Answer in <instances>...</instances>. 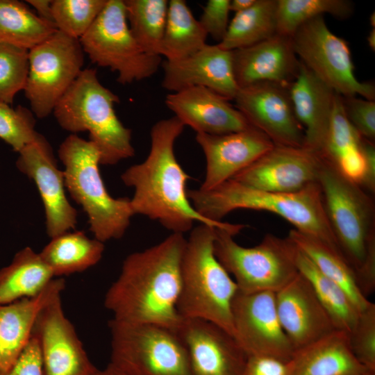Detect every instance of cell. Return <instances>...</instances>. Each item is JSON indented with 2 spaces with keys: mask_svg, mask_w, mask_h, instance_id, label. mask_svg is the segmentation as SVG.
<instances>
[{
  "mask_svg": "<svg viewBox=\"0 0 375 375\" xmlns=\"http://www.w3.org/2000/svg\"><path fill=\"white\" fill-rule=\"evenodd\" d=\"M233 336L248 356L288 362L294 348L277 314L275 292L238 291L231 306Z\"/></svg>",
  "mask_w": 375,
  "mask_h": 375,
  "instance_id": "obj_13",
  "label": "cell"
},
{
  "mask_svg": "<svg viewBox=\"0 0 375 375\" xmlns=\"http://www.w3.org/2000/svg\"><path fill=\"white\" fill-rule=\"evenodd\" d=\"M176 331L186 348L192 375H243L248 355L219 326L182 317Z\"/></svg>",
  "mask_w": 375,
  "mask_h": 375,
  "instance_id": "obj_18",
  "label": "cell"
},
{
  "mask_svg": "<svg viewBox=\"0 0 375 375\" xmlns=\"http://www.w3.org/2000/svg\"><path fill=\"white\" fill-rule=\"evenodd\" d=\"M26 2L28 3L35 9L37 15L40 18L53 22L51 15V1L28 0Z\"/></svg>",
  "mask_w": 375,
  "mask_h": 375,
  "instance_id": "obj_46",
  "label": "cell"
},
{
  "mask_svg": "<svg viewBox=\"0 0 375 375\" xmlns=\"http://www.w3.org/2000/svg\"><path fill=\"white\" fill-rule=\"evenodd\" d=\"M360 152L362 172L359 184L372 195L375 194V146L374 142L362 138Z\"/></svg>",
  "mask_w": 375,
  "mask_h": 375,
  "instance_id": "obj_45",
  "label": "cell"
},
{
  "mask_svg": "<svg viewBox=\"0 0 375 375\" xmlns=\"http://www.w3.org/2000/svg\"><path fill=\"white\" fill-rule=\"evenodd\" d=\"M277 34V0H256L248 9L236 12L224 39L222 49L247 47Z\"/></svg>",
  "mask_w": 375,
  "mask_h": 375,
  "instance_id": "obj_33",
  "label": "cell"
},
{
  "mask_svg": "<svg viewBox=\"0 0 375 375\" xmlns=\"http://www.w3.org/2000/svg\"><path fill=\"white\" fill-rule=\"evenodd\" d=\"M291 38L299 60L335 92L374 101V83L356 78L347 42L331 31L323 15L303 23Z\"/></svg>",
  "mask_w": 375,
  "mask_h": 375,
  "instance_id": "obj_12",
  "label": "cell"
},
{
  "mask_svg": "<svg viewBox=\"0 0 375 375\" xmlns=\"http://www.w3.org/2000/svg\"><path fill=\"white\" fill-rule=\"evenodd\" d=\"M256 0H231L230 1V11L235 13L243 11L250 8Z\"/></svg>",
  "mask_w": 375,
  "mask_h": 375,
  "instance_id": "obj_47",
  "label": "cell"
},
{
  "mask_svg": "<svg viewBox=\"0 0 375 375\" xmlns=\"http://www.w3.org/2000/svg\"><path fill=\"white\" fill-rule=\"evenodd\" d=\"M317 183L338 250L367 298L375 290L374 195L322 157Z\"/></svg>",
  "mask_w": 375,
  "mask_h": 375,
  "instance_id": "obj_3",
  "label": "cell"
},
{
  "mask_svg": "<svg viewBox=\"0 0 375 375\" xmlns=\"http://www.w3.org/2000/svg\"><path fill=\"white\" fill-rule=\"evenodd\" d=\"M54 277L40 253L22 249L0 269V306L38 295Z\"/></svg>",
  "mask_w": 375,
  "mask_h": 375,
  "instance_id": "obj_27",
  "label": "cell"
},
{
  "mask_svg": "<svg viewBox=\"0 0 375 375\" xmlns=\"http://www.w3.org/2000/svg\"><path fill=\"white\" fill-rule=\"evenodd\" d=\"M277 314L294 351L336 329L308 281L299 272L275 292Z\"/></svg>",
  "mask_w": 375,
  "mask_h": 375,
  "instance_id": "obj_21",
  "label": "cell"
},
{
  "mask_svg": "<svg viewBox=\"0 0 375 375\" xmlns=\"http://www.w3.org/2000/svg\"><path fill=\"white\" fill-rule=\"evenodd\" d=\"M369 22H370L371 26L374 27V26H375V15H374V12L372 13V15H370Z\"/></svg>",
  "mask_w": 375,
  "mask_h": 375,
  "instance_id": "obj_50",
  "label": "cell"
},
{
  "mask_svg": "<svg viewBox=\"0 0 375 375\" xmlns=\"http://www.w3.org/2000/svg\"><path fill=\"white\" fill-rule=\"evenodd\" d=\"M288 89L295 115L304 130L303 147L319 153L329 130L336 92L301 62Z\"/></svg>",
  "mask_w": 375,
  "mask_h": 375,
  "instance_id": "obj_24",
  "label": "cell"
},
{
  "mask_svg": "<svg viewBox=\"0 0 375 375\" xmlns=\"http://www.w3.org/2000/svg\"><path fill=\"white\" fill-rule=\"evenodd\" d=\"M165 104L185 126L197 133L223 135L251 126L228 100L204 87H192L166 96Z\"/></svg>",
  "mask_w": 375,
  "mask_h": 375,
  "instance_id": "obj_22",
  "label": "cell"
},
{
  "mask_svg": "<svg viewBox=\"0 0 375 375\" xmlns=\"http://www.w3.org/2000/svg\"><path fill=\"white\" fill-rule=\"evenodd\" d=\"M319 153L305 147L275 146L231 179L253 189L293 193L317 183Z\"/></svg>",
  "mask_w": 375,
  "mask_h": 375,
  "instance_id": "obj_17",
  "label": "cell"
},
{
  "mask_svg": "<svg viewBox=\"0 0 375 375\" xmlns=\"http://www.w3.org/2000/svg\"><path fill=\"white\" fill-rule=\"evenodd\" d=\"M183 234L172 233L160 242L128 255L108 288L104 306L112 319L161 325L176 330Z\"/></svg>",
  "mask_w": 375,
  "mask_h": 375,
  "instance_id": "obj_2",
  "label": "cell"
},
{
  "mask_svg": "<svg viewBox=\"0 0 375 375\" xmlns=\"http://www.w3.org/2000/svg\"><path fill=\"white\" fill-rule=\"evenodd\" d=\"M342 100L344 113L353 128L362 138L374 142V101L356 96L342 97Z\"/></svg>",
  "mask_w": 375,
  "mask_h": 375,
  "instance_id": "obj_41",
  "label": "cell"
},
{
  "mask_svg": "<svg viewBox=\"0 0 375 375\" xmlns=\"http://www.w3.org/2000/svg\"><path fill=\"white\" fill-rule=\"evenodd\" d=\"M230 0H208L199 19L207 35L219 43L228 27Z\"/></svg>",
  "mask_w": 375,
  "mask_h": 375,
  "instance_id": "obj_42",
  "label": "cell"
},
{
  "mask_svg": "<svg viewBox=\"0 0 375 375\" xmlns=\"http://www.w3.org/2000/svg\"><path fill=\"white\" fill-rule=\"evenodd\" d=\"M162 87L171 92L192 87H204L224 99H234L238 91L232 51L217 44H206L183 59L162 62Z\"/></svg>",
  "mask_w": 375,
  "mask_h": 375,
  "instance_id": "obj_20",
  "label": "cell"
},
{
  "mask_svg": "<svg viewBox=\"0 0 375 375\" xmlns=\"http://www.w3.org/2000/svg\"><path fill=\"white\" fill-rule=\"evenodd\" d=\"M367 42L371 49L374 51L375 50V29L374 28L371 30L367 36Z\"/></svg>",
  "mask_w": 375,
  "mask_h": 375,
  "instance_id": "obj_49",
  "label": "cell"
},
{
  "mask_svg": "<svg viewBox=\"0 0 375 375\" xmlns=\"http://www.w3.org/2000/svg\"><path fill=\"white\" fill-rule=\"evenodd\" d=\"M206 160L205 178L199 189L210 190L228 180L272 149L274 144L262 132L251 126L223 134H196Z\"/></svg>",
  "mask_w": 375,
  "mask_h": 375,
  "instance_id": "obj_19",
  "label": "cell"
},
{
  "mask_svg": "<svg viewBox=\"0 0 375 375\" xmlns=\"http://www.w3.org/2000/svg\"><path fill=\"white\" fill-rule=\"evenodd\" d=\"M33 333L39 342L44 375H95L99 370L65 314L61 293L41 310Z\"/></svg>",
  "mask_w": 375,
  "mask_h": 375,
  "instance_id": "obj_16",
  "label": "cell"
},
{
  "mask_svg": "<svg viewBox=\"0 0 375 375\" xmlns=\"http://www.w3.org/2000/svg\"><path fill=\"white\" fill-rule=\"evenodd\" d=\"M243 375H289L288 363L263 356H248Z\"/></svg>",
  "mask_w": 375,
  "mask_h": 375,
  "instance_id": "obj_44",
  "label": "cell"
},
{
  "mask_svg": "<svg viewBox=\"0 0 375 375\" xmlns=\"http://www.w3.org/2000/svg\"><path fill=\"white\" fill-rule=\"evenodd\" d=\"M95 375H128L111 363L102 370L99 369Z\"/></svg>",
  "mask_w": 375,
  "mask_h": 375,
  "instance_id": "obj_48",
  "label": "cell"
},
{
  "mask_svg": "<svg viewBox=\"0 0 375 375\" xmlns=\"http://www.w3.org/2000/svg\"><path fill=\"white\" fill-rule=\"evenodd\" d=\"M104 249L103 242L88 238L84 232L70 231L51 238L40 255L54 276H62L95 265L101 259Z\"/></svg>",
  "mask_w": 375,
  "mask_h": 375,
  "instance_id": "obj_28",
  "label": "cell"
},
{
  "mask_svg": "<svg viewBox=\"0 0 375 375\" xmlns=\"http://www.w3.org/2000/svg\"><path fill=\"white\" fill-rule=\"evenodd\" d=\"M362 375H375V374H374V373H366V374H362Z\"/></svg>",
  "mask_w": 375,
  "mask_h": 375,
  "instance_id": "obj_51",
  "label": "cell"
},
{
  "mask_svg": "<svg viewBox=\"0 0 375 375\" xmlns=\"http://www.w3.org/2000/svg\"><path fill=\"white\" fill-rule=\"evenodd\" d=\"M362 138L348 121L342 96L336 93L329 130L318 153L359 183L362 172Z\"/></svg>",
  "mask_w": 375,
  "mask_h": 375,
  "instance_id": "obj_29",
  "label": "cell"
},
{
  "mask_svg": "<svg viewBox=\"0 0 375 375\" xmlns=\"http://www.w3.org/2000/svg\"><path fill=\"white\" fill-rule=\"evenodd\" d=\"M117 95L99 81L97 71L82 70L56 106L53 113L64 130L76 134L88 131L100 153V164L114 165L135 155L132 131L117 117Z\"/></svg>",
  "mask_w": 375,
  "mask_h": 375,
  "instance_id": "obj_6",
  "label": "cell"
},
{
  "mask_svg": "<svg viewBox=\"0 0 375 375\" xmlns=\"http://www.w3.org/2000/svg\"><path fill=\"white\" fill-rule=\"evenodd\" d=\"M184 128L175 116L158 121L150 131L151 148L146 159L121 175L122 182L134 189L130 198L133 211L158 222L172 233L184 234L199 222L235 235L245 225L210 221L195 210L188 197L190 176L174 153V143Z\"/></svg>",
  "mask_w": 375,
  "mask_h": 375,
  "instance_id": "obj_1",
  "label": "cell"
},
{
  "mask_svg": "<svg viewBox=\"0 0 375 375\" xmlns=\"http://www.w3.org/2000/svg\"><path fill=\"white\" fill-rule=\"evenodd\" d=\"M57 31L53 22L40 18L26 3L0 0V44L30 50Z\"/></svg>",
  "mask_w": 375,
  "mask_h": 375,
  "instance_id": "obj_34",
  "label": "cell"
},
{
  "mask_svg": "<svg viewBox=\"0 0 375 375\" xmlns=\"http://www.w3.org/2000/svg\"><path fill=\"white\" fill-rule=\"evenodd\" d=\"M19 153L18 169L32 179L40 192L45 211L46 231L55 238L75 228L77 211L65 194L63 171L57 165L52 148L38 133Z\"/></svg>",
  "mask_w": 375,
  "mask_h": 375,
  "instance_id": "obj_15",
  "label": "cell"
},
{
  "mask_svg": "<svg viewBox=\"0 0 375 375\" xmlns=\"http://www.w3.org/2000/svg\"><path fill=\"white\" fill-rule=\"evenodd\" d=\"M232 56L239 88L260 82L289 86L297 77L301 63L293 49L292 38L281 34L232 51Z\"/></svg>",
  "mask_w": 375,
  "mask_h": 375,
  "instance_id": "obj_23",
  "label": "cell"
},
{
  "mask_svg": "<svg viewBox=\"0 0 375 375\" xmlns=\"http://www.w3.org/2000/svg\"><path fill=\"white\" fill-rule=\"evenodd\" d=\"M188 197L195 210L210 221L222 222L223 217L237 209L265 210L281 216L293 224L294 229L324 242L338 251L318 183L297 192L274 193L255 190L230 179L210 190H188Z\"/></svg>",
  "mask_w": 375,
  "mask_h": 375,
  "instance_id": "obj_4",
  "label": "cell"
},
{
  "mask_svg": "<svg viewBox=\"0 0 375 375\" xmlns=\"http://www.w3.org/2000/svg\"><path fill=\"white\" fill-rule=\"evenodd\" d=\"M215 256L242 292H276L299 273L296 246L288 237L268 233L258 245L245 247L226 230L215 228Z\"/></svg>",
  "mask_w": 375,
  "mask_h": 375,
  "instance_id": "obj_9",
  "label": "cell"
},
{
  "mask_svg": "<svg viewBox=\"0 0 375 375\" xmlns=\"http://www.w3.org/2000/svg\"><path fill=\"white\" fill-rule=\"evenodd\" d=\"M35 126L31 110L20 105L12 108L0 102V138L14 151L19 152L35 138L38 133Z\"/></svg>",
  "mask_w": 375,
  "mask_h": 375,
  "instance_id": "obj_39",
  "label": "cell"
},
{
  "mask_svg": "<svg viewBox=\"0 0 375 375\" xmlns=\"http://www.w3.org/2000/svg\"><path fill=\"white\" fill-rule=\"evenodd\" d=\"M294 260L298 272L310 283L335 328L350 333L357 322L360 311L346 292L324 275L297 247Z\"/></svg>",
  "mask_w": 375,
  "mask_h": 375,
  "instance_id": "obj_31",
  "label": "cell"
},
{
  "mask_svg": "<svg viewBox=\"0 0 375 375\" xmlns=\"http://www.w3.org/2000/svg\"><path fill=\"white\" fill-rule=\"evenodd\" d=\"M65 282L53 278L37 296L0 306V375H6L17 362L33 335L38 316Z\"/></svg>",
  "mask_w": 375,
  "mask_h": 375,
  "instance_id": "obj_25",
  "label": "cell"
},
{
  "mask_svg": "<svg viewBox=\"0 0 375 375\" xmlns=\"http://www.w3.org/2000/svg\"><path fill=\"white\" fill-rule=\"evenodd\" d=\"M107 0H53L52 19L57 30L80 39L90 28Z\"/></svg>",
  "mask_w": 375,
  "mask_h": 375,
  "instance_id": "obj_37",
  "label": "cell"
},
{
  "mask_svg": "<svg viewBox=\"0 0 375 375\" xmlns=\"http://www.w3.org/2000/svg\"><path fill=\"white\" fill-rule=\"evenodd\" d=\"M287 363L289 375H362L372 373L353 353L349 333L340 329H335L295 350Z\"/></svg>",
  "mask_w": 375,
  "mask_h": 375,
  "instance_id": "obj_26",
  "label": "cell"
},
{
  "mask_svg": "<svg viewBox=\"0 0 375 375\" xmlns=\"http://www.w3.org/2000/svg\"><path fill=\"white\" fill-rule=\"evenodd\" d=\"M215 231L200 224L186 239L177 310L182 317L211 322L233 335L231 306L238 288L215 256Z\"/></svg>",
  "mask_w": 375,
  "mask_h": 375,
  "instance_id": "obj_5",
  "label": "cell"
},
{
  "mask_svg": "<svg viewBox=\"0 0 375 375\" xmlns=\"http://www.w3.org/2000/svg\"><path fill=\"white\" fill-rule=\"evenodd\" d=\"M348 0H277V34L290 36L307 21L325 13L345 19L353 14Z\"/></svg>",
  "mask_w": 375,
  "mask_h": 375,
  "instance_id": "obj_36",
  "label": "cell"
},
{
  "mask_svg": "<svg viewBox=\"0 0 375 375\" xmlns=\"http://www.w3.org/2000/svg\"><path fill=\"white\" fill-rule=\"evenodd\" d=\"M6 375H44L39 342L33 333L28 345Z\"/></svg>",
  "mask_w": 375,
  "mask_h": 375,
  "instance_id": "obj_43",
  "label": "cell"
},
{
  "mask_svg": "<svg viewBox=\"0 0 375 375\" xmlns=\"http://www.w3.org/2000/svg\"><path fill=\"white\" fill-rule=\"evenodd\" d=\"M79 41L90 60L117 72L123 85L152 76L162 64L161 56L145 53L133 36L124 0H107Z\"/></svg>",
  "mask_w": 375,
  "mask_h": 375,
  "instance_id": "obj_10",
  "label": "cell"
},
{
  "mask_svg": "<svg viewBox=\"0 0 375 375\" xmlns=\"http://www.w3.org/2000/svg\"><path fill=\"white\" fill-rule=\"evenodd\" d=\"M58 156L62 162L65 188L88 217L94 238L105 242L120 239L135 215L128 197L110 195L101 178L100 153L97 146L76 134L60 144Z\"/></svg>",
  "mask_w": 375,
  "mask_h": 375,
  "instance_id": "obj_7",
  "label": "cell"
},
{
  "mask_svg": "<svg viewBox=\"0 0 375 375\" xmlns=\"http://www.w3.org/2000/svg\"><path fill=\"white\" fill-rule=\"evenodd\" d=\"M351 349L357 360L375 374V303L359 312L357 322L349 333Z\"/></svg>",
  "mask_w": 375,
  "mask_h": 375,
  "instance_id": "obj_40",
  "label": "cell"
},
{
  "mask_svg": "<svg viewBox=\"0 0 375 375\" xmlns=\"http://www.w3.org/2000/svg\"><path fill=\"white\" fill-rule=\"evenodd\" d=\"M112 365L128 375H192L186 348L176 330L112 319Z\"/></svg>",
  "mask_w": 375,
  "mask_h": 375,
  "instance_id": "obj_8",
  "label": "cell"
},
{
  "mask_svg": "<svg viewBox=\"0 0 375 375\" xmlns=\"http://www.w3.org/2000/svg\"><path fill=\"white\" fill-rule=\"evenodd\" d=\"M127 21L135 40L147 53L160 56L169 1L124 0Z\"/></svg>",
  "mask_w": 375,
  "mask_h": 375,
  "instance_id": "obj_35",
  "label": "cell"
},
{
  "mask_svg": "<svg viewBox=\"0 0 375 375\" xmlns=\"http://www.w3.org/2000/svg\"><path fill=\"white\" fill-rule=\"evenodd\" d=\"M207 36L185 1H169L160 56L169 61L188 57L207 44Z\"/></svg>",
  "mask_w": 375,
  "mask_h": 375,
  "instance_id": "obj_32",
  "label": "cell"
},
{
  "mask_svg": "<svg viewBox=\"0 0 375 375\" xmlns=\"http://www.w3.org/2000/svg\"><path fill=\"white\" fill-rule=\"evenodd\" d=\"M28 62L24 94L33 114L43 119L82 72L84 51L78 39L57 31L28 50Z\"/></svg>",
  "mask_w": 375,
  "mask_h": 375,
  "instance_id": "obj_11",
  "label": "cell"
},
{
  "mask_svg": "<svg viewBox=\"0 0 375 375\" xmlns=\"http://www.w3.org/2000/svg\"><path fill=\"white\" fill-rule=\"evenodd\" d=\"M29 68L28 50L0 44V102L12 105L25 88Z\"/></svg>",
  "mask_w": 375,
  "mask_h": 375,
  "instance_id": "obj_38",
  "label": "cell"
},
{
  "mask_svg": "<svg viewBox=\"0 0 375 375\" xmlns=\"http://www.w3.org/2000/svg\"><path fill=\"white\" fill-rule=\"evenodd\" d=\"M234 100L249 124L275 146H304V130L295 115L288 86L256 83L239 88Z\"/></svg>",
  "mask_w": 375,
  "mask_h": 375,
  "instance_id": "obj_14",
  "label": "cell"
},
{
  "mask_svg": "<svg viewBox=\"0 0 375 375\" xmlns=\"http://www.w3.org/2000/svg\"><path fill=\"white\" fill-rule=\"evenodd\" d=\"M288 238L326 277L339 285L360 312L371 302L358 289L355 272L340 253L324 242L296 229Z\"/></svg>",
  "mask_w": 375,
  "mask_h": 375,
  "instance_id": "obj_30",
  "label": "cell"
}]
</instances>
